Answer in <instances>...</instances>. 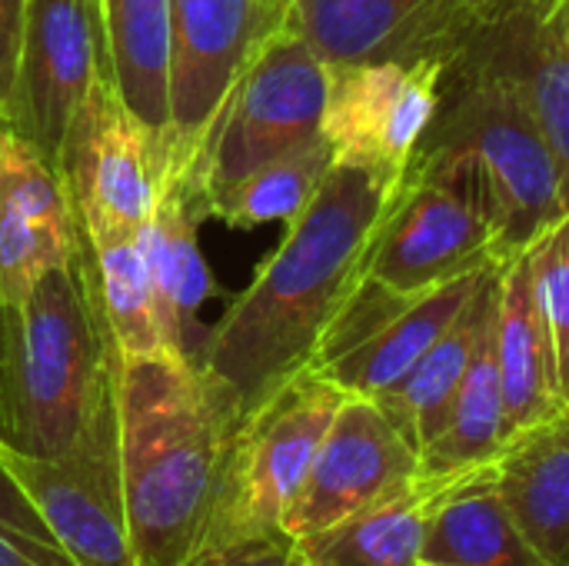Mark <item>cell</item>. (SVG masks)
Here are the masks:
<instances>
[{
	"mask_svg": "<svg viewBox=\"0 0 569 566\" xmlns=\"http://www.w3.org/2000/svg\"><path fill=\"white\" fill-rule=\"evenodd\" d=\"M327 80V63L287 23L253 50L197 133V173L210 207L257 167L320 137Z\"/></svg>",
	"mask_w": 569,
	"mask_h": 566,
	"instance_id": "obj_6",
	"label": "cell"
},
{
	"mask_svg": "<svg viewBox=\"0 0 569 566\" xmlns=\"http://www.w3.org/2000/svg\"><path fill=\"white\" fill-rule=\"evenodd\" d=\"M287 23L277 0H170V130L197 137L253 50Z\"/></svg>",
	"mask_w": 569,
	"mask_h": 566,
	"instance_id": "obj_15",
	"label": "cell"
},
{
	"mask_svg": "<svg viewBox=\"0 0 569 566\" xmlns=\"http://www.w3.org/2000/svg\"><path fill=\"white\" fill-rule=\"evenodd\" d=\"M523 3H537V0H523ZM523 3H520V7H523Z\"/></svg>",
	"mask_w": 569,
	"mask_h": 566,
	"instance_id": "obj_37",
	"label": "cell"
},
{
	"mask_svg": "<svg viewBox=\"0 0 569 566\" xmlns=\"http://www.w3.org/2000/svg\"><path fill=\"white\" fill-rule=\"evenodd\" d=\"M287 27L323 63L453 60L473 33L463 0H290Z\"/></svg>",
	"mask_w": 569,
	"mask_h": 566,
	"instance_id": "obj_14",
	"label": "cell"
},
{
	"mask_svg": "<svg viewBox=\"0 0 569 566\" xmlns=\"http://www.w3.org/2000/svg\"><path fill=\"white\" fill-rule=\"evenodd\" d=\"M420 566H450V564H433V560H423Z\"/></svg>",
	"mask_w": 569,
	"mask_h": 566,
	"instance_id": "obj_35",
	"label": "cell"
},
{
	"mask_svg": "<svg viewBox=\"0 0 569 566\" xmlns=\"http://www.w3.org/2000/svg\"><path fill=\"white\" fill-rule=\"evenodd\" d=\"M0 200H7L23 217L37 220L40 227L77 237L80 224L73 217L67 187L53 160H47L30 140L10 130L0 120Z\"/></svg>",
	"mask_w": 569,
	"mask_h": 566,
	"instance_id": "obj_27",
	"label": "cell"
},
{
	"mask_svg": "<svg viewBox=\"0 0 569 566\" xmlns=\"http://www.w3.org/2000/svg\"><path fill=\"white\" fill-rule=\"evenodd\" d=\"M347 397V390L307 367L240 420L193 554L283 537V514Z\"/></svg>",
	"mask_w": 569,
	"mask_h": 566,
	"instance_id": "obj_5",
	"label": "cell"
},
{
	"mask_svg": "<svg viewBox=\"0 0 569 566\" xmlns=\"http://www.w3.org/2000/svg\"><path fill=\"white\" fill-rule=\"evenodd\" d=\"M493 340H497V364L503 384V427L510 440L563 407L557 387L553 344L543 314L537 307L527 250L500 264Z\"/></svg>",
	"mask_w": 569,
	"mask_h": 566,
	"instance_id": "obj_19",
	"label": "cell"
},
{
	"mask_svg": "<svg viewBox=\"0 0 569 566\" xmlns=\"http://www.w3.org/2000/svg\"><path fill=\"white\" fill-rule=\"evenodd\" d=\"M0 527H7L10 534H17L23 540H33V544L50 547V550H60L57 540L50 537V530L43 527V520L37 517V510L30 507V500L20 494L13 477L3 470V464H0Z\"/></svg>",
	"mask_w": 569,
	"mask_h": 566,
	"instance_id": "obj_30",
	"label": "cell"
},
{
	"mask_svg": "<svg viewBox=\"0 0 569 566\" xmlns=\"http://www.w3.org/2000/svg\"><path fill=\"white\" fill-rule=\"evenodd\" d=\"M417 150L463 163L497 227L503 264L567 214L557 160L520 87L473 43V33L443 70L440 113Z\"/></svg>",
	"mask_w": 569,
	"mask_h": 566,
	"instance_id": "obj_4",
	"label": "cell"
},
{
	"mask_svg": "<svg viewBox=\"0 0 569 566\" xmlns=\"http://www.w3.org/2000/svg\"><path fill=\"white\" fill-rule=\"evenodd\" d=\"M467 13L473 17V23H493L507 13H513L523 0H463Z\"/></svg>",
	"mask_w": 569,
	"mask_h": 566,
	"instance_id": "obj_33",
	"label": "cell"
},
{
	"mask_svg": "<svg viewBox=\"0 0 569 566\" xmlns=\"http://www.w3.org/2000/svg\"><path fill=\"white\" fill-rule=\"evenodd\" d=\"M493 324L483 330L470 367L453 394L450 414L433 437V444L420 454L423 470H463V467H480L497 460L507 427H503V384H500V364H497V340H493Z\"/></svg>",
	"mask_w": 569,
	"mask_h": 566,
	"instance_id": "obj_25",
	"label": "cell"
},
{
	"mask_svg": "<svg viewBox=\"0 0 569 566\" xmlns=\"http://www.w3.org/2000/svg\"><path fill=\"white\" fill-rule=\"evenodd\" d=\"M0 566H73V560L63 550H50L0 527Z\"/></svg>",
	"mask_w": 569,
	"mask_h": 566,
	"instance_id": "obj_32",
	"label": "cell"
},
{
	"mask_svg": "<svg viewBox=\"0 0 569 566\" xmlns=\"http://www.w3.org/2000/svg\"><path fill=\"white\" fill-rule=\"evenodd\" d=\"M80 250L117 357H150L170 350L160 327L140 230H80Z\"/></svg>",
	"mask_w": 569,
	"mask_h": 566,
	"instance_id": "obj_23",
	"label": "cell"
},
{
	"mask_svg": "<svg viewBox=\"0 0 569 566\" xmlns=\"http://www.w3.org/2000/svg\"><path fill=\"white\" fill-rule=\"evenodd\" d=\"M420 474L417 447L390 424L370 397H347L337 410L293 504L283 514V537L320 534Z\"/></svg>",
	"mask_w": 569,
	"mask_h": 566,
	"instance_id": "obj_12",
	"label": "cell"
},
{
	"mask_svg": "<svg viewBox=\"0 0 569 566\" xmlns=\"http://www.w3.org/2000/svg\"><path fill=\"white\" fill-rule=\"evenodd\" d=\"M0 357H3V304H0Z\"/></svg>",
	"mask_w": 569,
	"mask_h": 566,
	"instance_id": "obj_34",
	"label": "cell"
},
{
	"mask_svg": "<svg viewBox=\"0 0 569 566\" xmlns=\"http://www.w3.org/2000/svg\"><path fill=\"white\" fill-rule=\"evenodd\" d=\"M23 20H27V0H0V103L7 100L20 60V40H23Z\"/></svg>",
	"mask_w": 569,
	"mask_h": 566,
	"instance_id": "obj_31",
	"label": "cell"
},
{
	"mask_svg": "<svg viewBox=\"0 0 569 566\" xmlns=\"http://www.w3.org/2000/svg\"><path fill=\"white\" fill-rule=\"evenodd\" d=\"M423 560L450 566H547L507 514L493 487V464L440 507L427 534Z\"/></svg>",
	"mask_w": 569,
	"mask_h": 566,
	"instance_id": "obj_24",
	"label": "cell"
},
{
	"mask_svg": "<svg viewBox=\"0 0 569 566\" xmlns=\"http://www.w3.org/2000/svg\"><path fill=\"white\" fill-rule=\"evenodd\" d=\"M330 167H333V150L323 137H317L313 143L283 153L257 167L243 180H237L227 193L213 200L210 217L243 230L263 224H290L317 197Z\"/></svg>",
	"mask_w": 569,
	"mask_h": 566,
	"instance_id": "obj_26",
	"label": "cell"
},
{
	"mask_svg": "<svg viewBox=\"0 0 569 566\" xmlns=\"http://www.w3.org/2000/svg\"><path fill=\"white\" fill-rule=\"evenodd\" d=\"M103 73L153 133L170 127V0H100Z\"/></svg>",
	"mask_w": 569,
	"mask_h": 566,
	"instance_id": "obj_22",
	"label": "cell"
},
{
	"mask_svg": "<svg viewBox=\"0 0 569 566\" xmlns=\"http://www.w3.org/2000/svg\"><path fill=\"white\" fill-rule=\"evenodd\" d=\"M447 63L443 57L417 63H327L320 137L330 143L333 163H360L407 180L410 160L440 113Z\"/></svg>",
	"mask_w": 569,
	"mask_h": 566,
	"instance_id": "obj_9",
	"label": "cell"
},
{
	"mask_svg": "<svg viewBox=\"0 0 569 566\" xmlns=\"http://www.w3.org/2000/svg\"><path fill=\"white\" fill-rule=\"evenodd\" d=\"M500 264L497 227L463 163L447 153H413L363 277L417 297Z\"/></svg>",
	"mask_w": 569,
	"mask_h": 566,
	"instance_id": "obj_7",
	"label": "cell"
},
{
	"mask_svg": "<svg viewBox=\"0 0 569 566\" xmlns=\"http://www.w3.org/2000/svg\"><path fill=\"white\" fill-rule=\"evenodd\" d=\"M0 464L73 566H137L120 497L113 394L70 450L33 457L0 440Z\"/></svg>",
	"mask_w": 569,
	"mask_h": 566,
	"instance_id": "obj_8",
	"label": "cell"
},
{
	"mask_svg": "<svg viewBox=\"0 0 569 566\" xmlns=\"http://www.w3.org/2000/svg\"><path fill=\"white\" fill-rule=\"evenodd\" d=\"M493 487L547 566H569V404L500 447Z\"/></svg>",
	"mask_w": 569,
	"mask_h": 566,
	"instance_id": "obj_18",
	"label": "cell"
},
{
	"mask_svg": "<svg viewBox=\"0 0 569 566\" xmlns=\"http://www.w3.org/2000/svg\"><path fill=\"white\" fill-rule=\"evenodd\" d=\"M113 420L120 497L137 566L190 560L240 410L193 354L117 357Z\"/></svg>",
	"mask_w": 569,
	"mask_h": 566,
	"instance_id": "obj_2",
	"label": "cell"
},
{
	"mask_svg": "<svg viewBox=\"0 0 569 566\" xmlns=\"http://www.w3.org/2000/svg\"><path fill=\"white\" fill-rule=\"evenodd\" d=\"M110 367L113 344L77 237L73 257L3 314L0 440L33 457L70 450L113 394Z\"/></svg>",
	"mask_w": 569,
	"mask_h": 566,
	"instance_id": "obj_3",
	"label": "cell"
},
{
	"mask_svg": "<svg viewBox=\"0 0 569 566\" xmlns=\"http://www.w3.org/2000/svg\"><path fill=\"white\" fill-rule=\"evenodd\" d=\"M157 137L100 70L60 140L57 170L83 234L140 230L157 183Z\"/></svg>",
	"mask_w": 569,
	"mask_h": 566,
	"instance_id": "obj_10",
	"label": "cell"
},
{
	"mask_svg": "<svg viewBox=\"0 0 569 566\" xmlns=\"http://www.w3.org/2000/svg\"><path fill=\"white\" fill-rule=\"evenodd\" d=\"M403 180L333 163L280 247L227 307L197 360L223 384L240 417L313 367L320 340L367 274L373 237Z\"/></svg>",
	"mask_w": 569,
	"mask_h": 566,
	"instance_id": "obj_1",
	"label": "cell"
},
{
	"mask_svg": "<svg viewBox=\"0 0 569 566\" xmlns=\"http://www.w3.org/2000/svg\"><path fill=\"white\" fill-rule=\"evenodd\" d=\"M490 270L493 267L467 274L443 287H433L427 294H417L370 340H363L360 347H353L343 357H337L323 367H313V370H320L327 380H333L350 397L373 400V397L387 394L450 330V324L463 314V307L473 300V294L480 290V284Z\"/></svg>",
	"mask_w": 569,
	"mask_h": 566,
	"instance_id": "obj_20",
	"label": "cell"
},
{
	"mask_svg": "<svg viewBox=\"0 0 569 566\" xmlns=\"http://www.w3.org/2000/svg\"><path fill=\"white\" fill-rule=\"evenodd\" d=\"M207 217L210 203L197 173V137H180L167 127L157 137V183L140 240L160 327L167 347L177 354H190L187 330L213 294V280L200 254V224Z\"/></svg>",
	"mask_w": 569,
	"mask_h": 566,
	"instance_id": "obj_13",
	"label": "cell"
},
{
	"mask_svg": "<svg viewBox=\"0 0 569 566\" xmlns=\"http://www.w3.org/2000/svg\"><path fill=\"white\" fill-rule=\"evenodd\" d=\"M473 43L520 87L560 173L569 210V0H537L477 23Z\"/></svg>",
	"mask_w": 569,
	"mask_h": 566,
	"instance_id": "obj_16",
	"label": "cell"
},
{
	"mask_svg": "<svg viewBox=\"0 0 569 566\" xmlns=\"http://www.w3.org/2000/svg\"><path fill=\"white\" fill-rule=\"evenodd\" d=\"M93 3H97V7H100V0H93Z\"/></svg>",
	"mask_w": 569,
	"mask_h": 566,
	"instance_id": "obj_38",
	"label": "cell"
},
{
	"mask_svg": "<svg viewBox=\"0 0 569 566\" xmlns=\"http://www.w3.org/2000/svg\"><path fill=\"white\" fill-rule=\"evenodd\" d=\"M183 566H313L300 557L293 540L277 537V540H260L247 547H230V550H207L193 554Z\"/></svg>",
	"mask_w": 569,
	"mask_h": 566,
	"instance_id": "obj_29",
	"label": "cell"
},
{
	"mask_svg": "<svg viewBox=\"0 0 569 566\" xmlns=\"http://www.w3.org/2000/svg\"><path fill=\"white\" fill-rule=\"evenodd\" d=\"M527 257L533 270L537 307L553 344L560 404H569V210L527 247Z\"/></svg>",
	"mask_w": 569,
	"mask_h": 566,
	"instance_id": "obj_28",
	"label": "cell"
},
{
	"mask_svg": "<svg viewBox=\"0 0 569 566\" xmlns=\"http://www.w3.org/2000/svg\"><path fill=\"white\" fill-rule=\"evenodd\" d=\"M100 70L103 40L93 0H27L20 60L0 120L57 167L67 123Z\"/></svg>",
	"mask_w": 569,
	"mask_h": 566,
	"instance_id": "obj_11",
	"label": "cell"
},
{
	"mask_svg": "<svg viewBox=\"0 0 569 566\" xmlns=\"http://www.w3.org/2000/svg\"><path fill=\"white\" fill-rule=\"evenodd\" d=\"M497 277H500V267H493L483 277L480 290L463 307V314L407 370V377L400 384H393L387 394L373 397L380 404V410L390 417V424L417 447V454H423L433 444V437L440 434V427L450 414L453 394L470 367V357L497 314Z\"/></svg>",
	"mask_w": 569,
	"mask_h": 566,
	"instance_id": "obj_21",
	"label": "cell"
},
{
	"mask_svg": "<svg viewBox=\"0 0 569 566\" xmlns=\"http://www.w3.org/2000/svg\"><path fill=\"white\" fill-rule=\"evenodd\" d=\"M490 464L447 474L420 467L413 480L390 490L367 510L320 534L293 540V547L313 566H420L427 534L440 507L470 480H477Z\"/></svg>",
	"mask_w": 569,
	"mask_h": 566,
	"instance_id": "obj_17",
	"label": "cell"
},
{
	"mask_svg": "<svg viewBox=\"0 0 569 566\" xmlns=\"http://www.w3.org/2000/svg\"><path fill=\"white\" fill-rule=\"evenodd\" d=\"M277 3H280V7H290V0H277Z\"/></svg>",
	"mask_w": 569,
	"mask_h": 566,
	"instance_id": "obj_36",
	"label": "cell"
}]
</instances>
